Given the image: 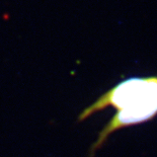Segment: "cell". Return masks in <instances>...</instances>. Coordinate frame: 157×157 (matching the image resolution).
Segmentation results:
<instances>
[{"label": "cell", "instance_id": "1", "mask_svg": "<svg viewBox=\"0 0 157 157\" xmlns=\"http://www.w3.org/2000/svg\"><path fill=\"white\" fill-rule=\"evenodd\" d=\"M109 106L117 111L91 146L90 156L106 143L111 133L125 127L143 124L156 117L157 76H133L120 81L84 109L78 120H85Z\"/></svg>", "mask_w": 157, "mask_h": 157}]
</instances>
